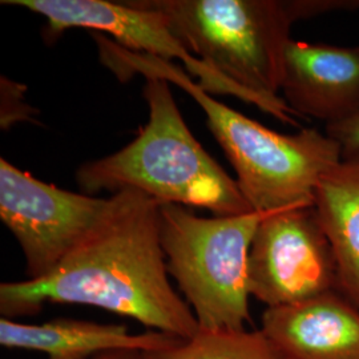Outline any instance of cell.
I'll use <instances>...</instances> for the list:
<instances>
[{
	"mask_svg": "<svg viewBox=\"0 0 359 359\" xmlns=\"http://www.w3.org/2000/svg\"><path fill=\"white\" fill-rule=\"evenodd\" d=\"M261 330L285 359H359V308L338 290L266 309Z\"/></svg>",
	"mask_w": 359,
	"mask_h": 359,
	"instance_id": "10",
	"label": "cell"
},
{
	"mask_svg": "<svg viewBox=\"0 0 359 359\" xmlns=\"http://www.w3.org/2000/svg\"><path fill=\"white\" fill-rule=\"evenodd\" d=\"M326 133L339 144L342 157L359 156V114L326 127Z\"/></svg>",
	"mask_w": 359,
	"mask_h": 359,
	"instance_id": "14",
	"label": "cell"
},
{
	"mask_svg": "<svg viewBox=\"0 0 359 359\" xmlns=\"http://www.w3.org/2000/svg\"><path fill=\"white\" fill-rule=\"evenodd\" d=\"M93 359H142V353L120 350V351L104 353V354H100V355H97Z\"/></svg>",
	"mask_w": 359,
	"mask_h": 359,
	"instance_id": "15",
	"label": "cell"
},
{
	"mask_svg": "<svg viewBox=\"0 0 359 359\" xmlns=\"http://www.w3.org/2000/svg\"><path fill=\"white\" fill-rule=\"evenodd\" d=\"M283 100L299 118L327 126L359 114V46L292 41L283 65Z\"/></svg>",
	"mask_w": 359,
	"mask_h": 359,
	"instance_id": "9",
	"label": "cell"
},
{
	"mask_svg": "<svg viewBox=\"0 0 359 359\" xmlns=\"http://www.w3.org/2000/svg\"><path fill=\"white\" fill-rule=\"evenodd\" d=\"M266 215L198 217L182 205L160 206L168 273L176 280L200 329L246 330L252 322L248 256Z\"/></svg>",
	"mask_w": 359,
	"mask_h": 359,
	"instance_id": "5",
	"label": "cell"
},
{
	"mask_svg": "<svg viewBox=\"0 0 359 359\" xmlns=\"http://www.w3.org/2000/svg\"><path fill=\"white\" fill-rule=\"evenodd\" d=\"M180 339L154 330L132 334L127 326L115 323L53 320L32 325L0 320L1 346L41 351L50 359H93L120 350L149 353L172 346Z\"/></svg>",
	"mask_w": 359,
	"mask_h": 359,
	"instance_id": "11",
	"label": "cell"
},
{
	"mask_svg": "<svg viewBox=\"0 0 359 359\" xmlns=\"http://www.w3.org/2000/svg\"><path fill=\"white\" fill-rule=\"evenodd\" d=\"M108 204L109 198L60 189L0 158V219L22 248L28 280L50 274Z\"/></svg>",
	"mask_w": 359,
	"mask_h": 359,
	"instance_id": "8",
	"label": "cell"
},
{
	"mask_svg": "<svg viewBox=\"0 0 359 359\" xmlns=\"http://www.w3.org/2000/svg\"><path fill=\"white\" fill-rule=\"evenodd\" d=\"M1 4L23 7L43 16L47 20L46 36L48 39L62 35L65 29L86 28L112 36L115 43L128 51L169 62L177 59L189 76L198 79V86L208 93L236 96L285 124L295 126L294 121L286 118L271 104L240 88L196 59L172 32L167 19L144 7L139 0H1Z\"/></svg>",
	"mask_w": 359,
	"mask_h": 359,
	"instance_id": "7",
	"label": "cell"
},
{
	"mask_svg": "<svg viewBox=\"0 0 359 359\" xmlns=\"http://www.w3.org/2000/svg\"><path fill=\"white\" fill-rule=\"evenodd\" d=\"M314 208L333 248L338 292L359 308V156L342 157L322 177Z\"/></svg>",
	"mask_w": 359,
	"mask_h": 359,
	"instance_id": "12",
	"label": "cell"
},
{
	"mask_svg": "<svg viewBox=\"0 0 359 359\" xmlns=\"http://www.w3.org/2000/svg\"><path fill=\"white\" fill-rule=\"evenodd\" d=\"M161 13L196 59L240 88L299 118L278 96L295 22L311 18L309 0H139Z\"/></svg>",
	"mask_w": 359,
	"mask_h": 359,
	"instance_id": "4",
	"label": "cell"
},
{
	"mask_svg": "<svg viewBox=\"0 0 359 359\" xmlns=\"http://www.w3.org/2000/svg\"><path fill=\"white\" fill-rule=\"evenodd\" d=\"M161 203L135 189L112 194L99 222L50 274L0 285V314L15 320L46 304L87 305L181 339L200 330L168 278Z\"/></svg>",
	"mask_w": 359,
	"mask_h": 359,
	"instance_id": "1",
	"label": "cell"
},
{
	"mask_svg": "<svg viewBox=\"0 0 359 359\" xmlns=\"http://www.w3.org/2000/svg\"><path fill=\"white\" fill-rule=\"evenodd\" d=\"M142 95L149 107L147 126L118 152L79 168L80 188L88 194L135 189L161 204L198 206L216 216L255 212L237 181L193 136L169 83L147 79Z\"/></svg>",
	"mask_w": 359,
	"mask_h": 359,
	"instance_id": "3",
	"label": "cell"
},
{
	"mask_svg": "<svg viewBox=\"0 0 359 359\" xmlns=\"http://www.w3.org/2000/svg\"><path fill=\"white\" fill-rule=\"evenodd\" d=\"M142 359H285L259 330H204L172 346L142 353Z\"/></svg>",
	"mask_w": 359,
	"mask_h": 359,
	"instance_id": "13",
	"label": "cell"
},
{
	"mask_svg": "<svg viewBox=\"0 0 359 359\" xmlns=\"http://www.w3.org/2000/svg\"><path fill=\"white\" fill-rule=\"evenodd\" d=\"M249 293L268 308L338 290L333 248L314 205L266 215L248 256Z\"/></svg>",
	"mask_w": 359,
	"mask_h": 359,
	"instance_id": "6",
	"label": "cell"
},
{
	"mask_svg": "<svg viewBox=\"0 0 359 359\" xmlns=\"http://www.w3.org/2000/svg\"><path fill=\"white\" fill-rule=\"evenodd\" d=\"M100 59L120 81L133 75L161 79L191 95L236 172V181L255 212L271 213L314 205L322 177L342 160V149L326 132L301 129L283 135L215 100L181 65L128 51L99 38Z\"/></svg>",
	"mask_w": 359,
	"mask_h": 359,
	"instance_id": "2",
	"label": "cell"
}]
</instances>
